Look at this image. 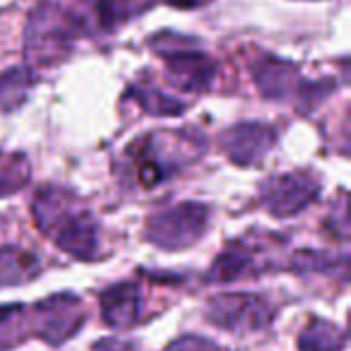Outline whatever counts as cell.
Masks as SVG:
<instances>
[{"label":"cell","instance_id":"cell-1","mask_svg":"<svg viewBox=\"0 0 351 351\" xmlns=\"http://www.w3.org/2000/svg\"><path fill=\"white\" fill-rule=\"evenodd\" d=\"M32 212L41 234L49 236L60 250L77 260L99 258V224L70 191L56 186L41 188L34 195Z\"/></svg>","mask_w":351,"mask_h":351},{"label":"cell","instance_id":"cell-2","mask_svg":"<svg viewBox=\"0 0 351 351\" xmlns=\"http://www.w3.org/2000/svg\"><path fill=\"white\" fill-rule=\"evenodd\" d=\"M84 22L58 0H41L32 10L25 32V56L34 68H51L68 58Z\"/></svg>","mask_w":351,"mask_h":351},{"label":"cell","instance_id":"cell-3","mask_svg":"<svg viewBox=\"0 0 351 351\" xmlns=\"http://www.w3.org/2000/svg\"><path fill=\"white\" fill-rule=\"evenodd\" d=\"M197 152L200 147L195 140H186L183 135H171V132H152L128 147L125 161L137 186L154 188L169 181L191 159H195Z\"/></svg>","mask_w":351,"mask_h":351},{"label":"cell","instance_id":"cell-4","mask_svg":"<svg viewBox=\"0 0 351 351\" xmlns=\"http://www.w3.org/2000/svg\"><path fill=\"white\" fill-rule=\"evenodd\" d=\"M152 49L164 58L166 77L183 92H207L217 77V63L207 53L197 51V44L188 36L156 34Z\"/></svg>","mask_w":351,"mask_h":351},{"label":"cell","instance_id":"cell-5","mask_svg":"<svg viewBox=\"0 0 351 351\" xmlns=\"http://www.w3.org/2000/svg\"><path fill=\"white\" fill-rule=\"evenodd\" d=\"M210 224V210L200 202H181L149 217L145 239L164 250H186L202 239Z\"/></svg>","mask_w":351,"mask_h":351},{"label":"cell","instance_id":"cell-6","mask_svg":"<svg viewBox=\"0 0 351 351\" xmlns=\"http://www.w3.org/2000/svg\"><path fill=\"white\" fill-rule=\"evenodd\" d=\"M207 320L219 330L248 335L269 327L274 320V308L255 293H221L207 306Z\"/></svg>","mask_w":351,"mask_h":351},{"label":"cell","instance_id":"cell-7","mask_svg":"<svg viewBox=\"0 0 351 351\" xmlns=\"http://www.w3.org/2000/svg\"><path fill=\"white\" fill-rule=\"evenodd\" d=\"M317 195H320V181L315 176L308 171H293V173H279L267 178L263 183L260 202L267 207L269 215L287 219L313 205Z\"/></svg>","mask_w":351,"mask_h":351},{"label":"cell","instance_id":"cell-8","mask_svg":"<svg viewBox=\"0 0 351 351\" xmlns=\"http://www.w3.org/2000/svg\"><path fill=\"white\" fill-rule=\"evenodd\" d=\"M29 325L34 327V335L58 346L77 335L84 325V306L73 293H56L36 303L34 313L29 315Z\"/></svg>","mask_w":351,"mask_h":351},{"label":"cell","instance_id":"cell-9","mask_svg":"<svg viewBox=\"0 0 351 351\" xmlns=\"http://www.w3.org/2000/svg\"><path fill=\"white\" fill-rule=\"evenodd\" d=\"M277 142V130L267 123H239L221 135V149L234 164L253 166L267 156Z\"/></svg>","mask_w":351,"mask_h":351},{"label":"cell","instance_id":"cell-10","mask_svg":"<svg viewBox=\"0 0 351 351\" xmlns=\"http://www.w3.org/2000/svg\"><path fill=\"white\" fill-rule=\"evenodd\" d=\"M253 80L263 92V97L279 99V101L298 94V84H303L296 65L289 63V60L274 58V56H260L255 60Z\"/></svg>","mask_w":351,"mask_h":351},{"label":"cell","instance_id":"cell-11","mask_svg":"<svg viewBox=\"0 0 351 351\" xmlns=\"http://www.w3.org/2000/svg\"><path fill=\"white\" fill-rule=\"evenodd\" d=\"M101 303L104 322L113 330H128L137 325L142 315V293L140 287L132 282H123L106 289L99 298Z\"/></svg>","mask_w":351,"mask_h":351},{"label":"cell","instance_id":"cell-12","mask_svg":"<svg viewBox=\"0 0 351 351\" xmlns=\"http://www.w3.org/2000/svg\"><path fill=\"white\" fill-rule=\"evenodd\" d=\"M260 248L253 243H231L219 258L215 260L210 269V282H234V279H243L248 274H258L263 263H260Z\"/></svg>","mask_w":351,"mask_h":351},{"label":"cell","instance_id":"cell-13","mask_svg":"<svg viewBox=\"0 0 351 351\" xmlns=\"http://www.w3.org/2000/svg\"><path fill=\"white\" fill-rule=\"evenodd\" d=\"M41 272V263L36 255L22 248H0V289L17 287L36 279Z\"/></svg>","mask_w":351,"mask_h":351},{"label":"cell","instance_id":"cell-14","mask_svg":"<svg viewBox=\"0 0 351 351\" xmlns=\"http://www.w3.org/2000/svg\"><path fill=\"white\" fill-rule=\"evenodd\" d=\"M154 5V0H99L97 3V22L104 32H113L140 17Z\"/></svg>","mask_w":351,"mask_h":351},{"label":"cell","instance_id":"cell-15","mask_svg":"<svg viewBox=\"0 0 351 351\" xmlns=\"http://www.w3.org/2000/svg\"><path fill=\"white\" fill-rule=\"evenodd\" d=\"M346 344V337L335 322L315 320L308 322V327L298 337V351H341Z\"/></svg>","mask_w":351,"mask_h":351},{"label":"cell","instance_id":"cell-16","mask_svg":"<svg viewBox=\"0 0 351 351\" xmlns=\"http://www.w3.org/2000/svg\"><path fill=\"white\" fill-rule=\"evenodd\" d=\"M128 97L135 99L142 111L149 113V116H181V111H186V104L183 101L169 97V94H164L161 89L145 87V84L130 87Z\"/></svg>","mask_w":351,"mask_h":351},{"label":"cell","instance_id":"cell-17","mask_svg":"<svg viewBox=\"0 0 351 351\" xmlns=\"http://www.w3.org/2000/svg\"><path fill=\"white\" fill-rule=\"evenodd\" d=\"M29 183V161L25 154L0 152V197L12 195Z\"/></svg>","mask_w":351,"mask_h":351},{"label":"cell","instance_id":"cell-18","mask_svg":"<svg viewBox=\"0 0 351 351\" xmlns=\"http://www.w3.org/2000/svg\"><path fill=\"white\" fill-rule=\"evenodd\" d=\"M27 315L25 306L12 303V306H0V351H8L17 346L27 337Z\"/></svg>","mask_w":351,"mask_h":351},{"label":"cell","instance_id":"cell-19","mask_svg":"<svg viewBox=\"0 0 351 351\" xmlns=\"http://www.w3.org/2000/svg\"><path fill=\"white\" fill-rule=\"evenodd\" d=\"M34 84V77L27 68H10L0 75V104L5 111H15L27 99V92Z\"/></svg>","mask_w":351,"mask_h":351},{"label":"cell","instance_id":"cell-20","mask_svg":"<svg viewBox=\"0 0 351 351\" xmlns=\"http://www.w3.org/2000/svg\"><path fill=\"white\" fill-rule=\"evenodd\" d=\"M166 351H219V349H217V344H212L210 339L188 335V337L171 341V344L166 346Z\"/></svg>","mask_w":351,"mask_h":351},{"label":"cell","instance_id":"cell-21","mask_svg":"<svg viewBox=\"0 0 351 351\" xmlns=\"http://www.w3.org/2000/svg\"><path fill=\"white\" fill-rule=\"evenodd\" d=\"M164 3H169V5H173V8H181V10H193V8L207 5L210 0H164Z\"/></svg>","mask_w":351,"mask_h":351},{"label":"cell","instance_id":"cell-22","mask_svg":"<svg viewBox=\"0 0 351 351\" xmlns=\"http://www.w3.org/2000/svg\"><path fill=\"white\" fill-rule=\"evenodd\" d=\"M97 351H132V346L123 344V341H118V339H106V341H101V344H97Z\"/></svg>","mask_w":351,"mask_h":351}]
</instances>
